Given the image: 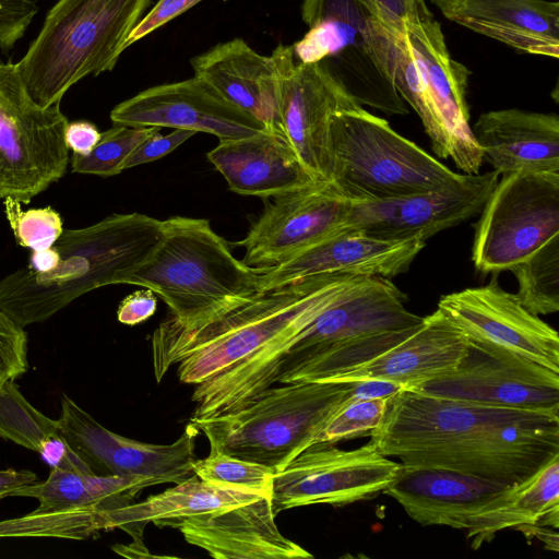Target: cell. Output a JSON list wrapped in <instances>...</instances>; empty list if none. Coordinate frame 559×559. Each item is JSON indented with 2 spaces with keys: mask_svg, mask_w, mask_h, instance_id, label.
Segmentation results:
<instances>
[{
  "mask_svg": "<svg viewBox=\"0 0 559 559\" xmlns=\"http://www.w3.org/2000/svg\"><path fill=\"white\" fill-rule=\"evenodd\" d=\"M370 437L382 454L404 466L444 468L518 484L559 454V414L403 390L389 399Z\"/></svg>",
  "mask_w": 559,
  "mask_h": 559,
  "instance_id": "1",
  "label": "cell"
},
{
  "mask_svg": "<svg viewBox=\"0 0 559 559\" xmlns=\"http://www.w3.org/2000/svg\"><path fill=\"white\" fill-rule=\"evenodd\" d=\"M365 277L369 276L325 274L299 280L259 293L190 330L170 329L159 323L152 335L155 379L160 382L177 364L182 383L199 384L283 334L300 332Z\"/></svg>",
  "mask_w": 559,
  "mask_h": 559,
  "instance_id": "2",
  "label": "cell"
},
{
  "mask_svg": "<svg viewBox=\"0 0 559 559\" xmlns=\"http://www.w3.org/2000/svg\"><path fill=\"white\" fill-rule=\"evenodd\" d=\"M163 237V221L142 213L112 214L83 228L63 229L53 247L57 266H27L0 281V308L20 326L40 323L96 288L121 284Z\"/></svg>",
  "mask_w": 559,
  "mask_h": 559,
  "instance_id": "3",
  "label": "cell"
},
{
  "mask_svg": "<svg viewBox=\"0 0 559 559\" xmlns=\"http://www.w3.org/2000/svg\"><path fill=\"white\" fill-rule=\"evenodd\" d=\"M259 275L235 258L209 219L173 216L163 221L156 249L121 284L142 286L165 301L171 314L162 325L190 330L257 296Z\"/></svg>",
  "mask_w": 559,
  "mask_h": 559,
  "instance_id": "4",
  "label": "cell"
},
{
  "mask_svg": "<svg viewBox=\"0 0 559 559\" xmlns=\"http://www.w3.org/2000/svg\"><path fill=\"white\" fill-rule=\"evenodd\" d=\"M390 278L365 277L295 337L275 383L323 382L364 364L413 334L425 317L411 312Z\"/></svg>",
  "mask_w": 559,
  "mask_h": 559,
  "instance_id": "5",
  "label": "cell"
},
{
  "mask_svg": "<svg viewBox=\"0 0 559 559\" xmlns=\"http://www.w3.org/2000/svg\"><path fill=\"white\" fill-rule=\"evenodd\" d=\"M152 0H58L37 37L14 63L27 95L59 104L87 75L111 71Z\"/></svg>",
  "mask_w": 559,
  "mask_h": 559,
  "instance_id": "6",
  "label": "cell"
},
{
  "mask_svg": "<svg viewBox=\"0 0 559 559\" xmlns=\"http://www.w3.org/2000/svg\"><path fill=\"white\" fill-rule=\"evenodd\" d=\"M349 382L297 381L265 389L242 407L190 423L210 450L276 472L314 444L329 419L350 397Z\"/></svg>",
  "mask_w": 559,
  "mask_h": 559,
  "instance_id": "7",
  "label": "cell"
},
{
  "mask_svg": "<svg viewBox=\"0 0 559 559\" xmlns=\"http://www.w3.org/2000/svg\"><path fill=\"white\" fill-rule=\"evenodd\" d=\"M301 17L308 32L292 45L299 61L324 62L362 107L407 114L384 70L392 19L376 0H302Z\"/></svg>",
  "mask_w": 559,
  "mask_h": 559,
  "instance_id": "8",
  "label": "cell"
},
{
  "mask_svg": "<svg viewBox=\"0 0 559 559\" xmlns=\"http://www.w3.org/2000/svg\"><path fill=\"white\" fill-rule=\"evenodd\" d=\"M329 152L332 181L356 200L440 189L467 175L451 170L364 107L332 116Z\"/></svg>",
  "mask_w": 559,
  "mask_h": 559,
  "instance_id": "9",
  "label": "cell"
},
{
  "mask_svg": "<svg viewBox=\"0 0 559 559\" xmlns=\"http://www.w3.org/2000/svg\"><path fill=\"white\" fill-rule=\"evenodd\" d=\"M68 122L60 103H34L14 63L0 62V201L29 203L62 178L70 163Z\"/></svg>",
  "mask_w": 559,
  "mask_h": 559,
  "instance_id": "10",
  "label": "cell"
},
{
  "mask_svg": "<svg viewBox=\"0 0 559 559\" xmlns=\"http://www.w3.org/2000/svg\"><path fill=\"white\" fill-rule=\"evenodd\" d=\"M474 224L472 261L483 274L509 270L559 235V171L503 175Z\"/></svg>",
  "mask_w": 559,
  "mask_h": 559,
  "instance_id": "11",
  "label": "cell"
},
{
  "mask_svg": "<svg viewBox=\"0 0 559 559\" xmlns=\"http://www.w3.org/2000/svg\"><path fill=\"white\" fill-rule=\"evenodd\" d=\"M277 79L278 133L316 180H332L329 129L335 112L360 106L322 61H299L292 45L271 55Z\"/></svg>",
  "mask_w": 559,
  "mask_h": 559,
  "instance_id": "12",
  "label": "cell"
},
{
  "mask_svg": "<svg viewBox=\"0 0 559 559\" xmlns=\"http://www.w3.org/2000/svg\"><path fill=\"white\" fill-rule=\"evenodd\" d=\"M400 463L369 441L354 450L314 443L274 474V512L317 503L345 506L383 492Z\"/></svg>",
  "mask_w": 559,
  "mask_h": 559,
  "instance_id": "13",
  "label": "cell"
},
{
  "mask_svg": "<svg viewBox=\"0 0 559 559\" xmlns=\"http://www.w3.org/2000/svg\"><path fill=\"white\" fill-rule=\"evenodd\" d=\"M496 274L485 286L442 296L437 309L469 345L519 356L559 373L557 331L506 292Z\"/></svg>",
  "mask_w": 559,
  "mask_h": 559,
  "instance_id": "14",
  "label": "cell"
},
{
  "mask_svg": "<svg viewBox=\"0 0 559 559\" xmlns=\"http://www.w3.org/2000/svg\"><path fill=\"white\" fill-rule=\"evenodd\" d=\"M270 200L237 242L245 248L242 262L259 273L347 228L356 201L332 180L314 181Z\"/></svg>",
  "mask_w": 559,
  "mask_h": 559,
  "instance_id": "15",
  "label": "cell"
},
{
  "mask_svg": "<svg viewBox=\"0 0 559 559\" xmlns=\"http://www.w3.org/2000/svg\"><path fill=\"white\" fill-rule=\"evenodd\" d=\"M57 420L67 444L94 474L145 477L157 485L195 475L192 464L200 432L191 423L170 444L140 442L108 430L67 395Z\"/></svg>",
  "mask_w": 559,
  "mask_h": 559,
  "instance_id": "16",
  "label": "cell"
},
{
  "mask_svg": "<svg viewBox=\"0 0 559 559\" xmlns=\"http://www.w3.org/2000/svg\"><path fill=\"white\" fill-rule=\"evenodd\" d=\"M412 391L486 406L559 414V373L511 354L488 353L468 344L452 371Z\"/></svg>",
  "mask_w": 559,
  "mask_h": 559,
  "instance_id": "17",
  "label": "cell"
},
{
  "mask_svg": "<svg viewBox=\"0 0 559 559\" xmlns=\"http://www.w3.org/2000/svg\"><path fill=\"white\" fill-rule=\"evenodd\" d=\"M498 174H467L449 187L397 198L356 200L347 227L383 239L427 240L439 231L456 226L478 214Z\"/></svg>",
  "mask_w": 559,
  "mask_h": 559,
  "instance_id": "18",
  "label": "cell"
},
{
  "mask_svg": "<svg viewBox=\"0 0 559 559\" xmlns=\"http://www.w3.org/2000/svg\"><path fill=\"white\" fill-rule=\"evenodd\" d=\"M110 120L119 126L205 132L219 140L241 139L267 130L194 75L140 92L118 104Z\"/></svg>",
  "mask_w": 559,
  "mask_h": 559,
  "instance_id": "19",
  "label": "cell"
},
{
  "mask_svg": "<svg viewBox=\"0 0 559 559\" xmlns=\"http://www.w3.org/2000/svg\"><path fill=\"white\" fill-rule=\"evenodd\" d=\"M425 246L419 237L383 239L347 227L260 272V293L325 274L391 278L407 272Z\"/></svg>",
  "mask_w": 559,
  "mask_h": 559,
  "instance_id": "20",
  "label": "cell"
},
{
  "mask_svg": "<svg viewBox=\"0 0 559 559\" xmlns=\"http://www.w3.org/2000/svg\"><path fill=\"white\" fill-rule=\"evenodd\" d=\"M399 26L421 69L445 127L449 158L464 174H478L484 160L469 126L466 102L471 71L451 57L440 23L433 15L404 19Z\"/></svg>",
  "mask_w": 559,
  "mask_h": 559,
  "instance_id": "21",
  "label": "cell"
},
{
  "mask_svg": "<svg viewBox=\"0 0 559 559\" xmlns=\"http://www.w3.org/2000/svg\"><path fill=\"white\" fill-rule=\"evenodd\" d=\"M271 495L225 510L180 520L187 543L217 559L312 558L304 547L284 536L276 523Z\"/></svg>",
  "mask_w": 559,
  "mask_h": 559,
  "instance_id": "22",
  "label": "cell"
},
{
  "mask_svg": "<svg viewBox=\"0 0 559 559\" xmlns=\"http://www.w3.org/2000/svg\"><path fill=\"white\" fill-rule=\"evenodd\" d=\"M512 485L451 469L400 464L383 492L424 526L466 530L473 515Z\"/></svg>",
  "mask_w": 559,
  "mask_h": 559,
  "instance_id": "23",
  "label": "cell"
},
{
  "mask_svg": "<svg viewBox=\"0 0 559 559\" xmlns=\"http://www.w3.org/2000/svg\"><path fill=\"white\" fill-rule=\"evenodd\" d=\"M444 17L514 50L558 59L559 2L431 0Z\"/></svg>",
  "mask_w": 559,
  "mask_h": 559,
  "instance_id": "24",
  "label": "cell"
},
{
  "mask_svg": "<svg viewBox=\"0 0 559 559\" xmlns=\"http://www.w3.org/2000/svg\"><path fill=\"white\" fill-rule=\"evenodd\" d=\"M467 350L466 338L437 309L401 343L323 382L381 379L412 390L455 369Z\"/></svg>",
  "mask_w": 559,
  "mask_h": 559,
  "instance_id": "25",
  "label": "cell"
},
{
  "mask_svg": "<svg viewBox=\"0 0 559 559\" xmlns=\"http://www.w3.org/2000/svg\"><path fill=\"white\" fill-rule=\"evenodd\" d=\"M472 132L498 175L559 171V116L518 108L481 114Z\"/></svg>",
  "mask_w": 559,
  "mask_h": 559,
  "instance_id": "26",
  "label": "cell"
},
{
  "mask_svg": "<svg viewBox=\"0 0 559 559\" xmlns=\"http://www.w3.org/2000/svg\"><path fill=\"white\" fill-rule=\"evenodd\" d=\"M207 159L231 191L270 199L316 180L304 168L283 135L274 130L231 140H219Z\"/></svg>",
  "mask_w": 559,
  "mask_h": 559,
  "instance_id": "27",
  "label": "cell"
},
{
  "mask_svg": "<svg viewBox=\"0 0 559 559\" xmlns=\"http://www.w3.org/2000/svg\"><path fill=\"white\" fill-rule=\"evenodd\" d=\"M191 66L194 76L267 129L278 132L277 79L271 56L234 38L195 56Z\"/></svg>",
  "mask_w": 559,
  "mask_h": 559,
  "instance_id": "28",
  "label": "cell"
},
{
  "mask_svg": "<svg viewBox=\"0 0 559 559\" xmlns=\"http://www.w3.org/2000/svg\"><path fill=\"white\" fill-rule=\"evenodd\" d=\"M269 496L229 485L215 484L192 476L144 501L104 510L106 530L121 528L133 543L143 545L144 527L153 522L158 527L174 526L180 520L225 510Z\"/></svg>",
  "mask_w": 559,
  "mask_h": 559,
  "instance_id": "29",
  "label": "cell"
},
{
  "mask_svg": "<svg viewBox=\"0 0 559 559\" xmlns=\"http://www.w3.org/2000/svg\"><path fill=\"white\" fill-rule=\"evenodd\" d=\"M559 524V454L525 480L486 504L468 520L467 538L474 549L502 530Z\"/></svg>",
  "mask_w": 559,
  "mask_h": 559,
  "instance_id": "30",
  "label": "cell"
},
{
  "mask_svg": "<svg viewBox=\"0 0 559 559\" xmlns=\"http://www.w3.org/2000/svg\"><path fill=\"white\" fill-rule=\"evenodd\" d=\"M156 481L139 476L97 475L51 467L44 481H35L11 492L10 497L34 498V512L92 508L111 510L131 503L144 488Z\"/></svg>",
  "mask_w": 559,
  "mask_h": 559,
  "instance_id": "31",
  "label": "cell"
},
{
  "mask_svg": "<svg viewBox=\"0 0 559 559\" xmlns=\"http://www.w3.org/2000/svg\"><path fill=\"white\" fill-rule=\"evenodd\" d=\"M15 380L0 388V437L40 454L51 467L92 473L63 439L58 420L37 411Z\"/></svg>",
  "mask_w": 559,
  "mask_h": 559,
  "instance_id": "32",
  "label": "cell"
},
{
  "mask_svg": "<svg viewBox=\"0 0 559 559\" xmlns=\"http://www.w3.org/2000/svg\"><path fill=\"white\" fill-rule=\"evenodd\" d=\"M399 22H394V34L388 53V75L403 100L408 103L420 118L430 138L432 151L447 159L449 143L445 127Z\"/></svg>",
  "mask_w": 559,
  "mask_h": 559,
  "instance_id": "33",
  "label": "cell"
},
{
  "mask_svg": "<svg viewBox=\"0 0 559 559\" xmlns=\"http://www.w3.org/2000/svg\"><path fill=\"white\" fill-rule=\"evenodd\" d=\"M520 302L530 312L549 314L559 310V235L554 236L526 259L513 265Z\"/></svg>",
  "mask_w": 559,
  "mask_h": 559,
  "instance_id": "34",
  "label": "cell"
},
{
  "mask_svg": "<svg viewBox=\"0 0 559 559\" xmlns=\"http://www.w3.org/2000/svg\"><path fill=\"white\" fill-rule=\"evenodd\" d=\"M106 530L104 510L83 508L53 512H32L0 522V537L52 536L85 539Z\"/></svg>",
  "mask_w": 559,
  "mask_h": 559,
  "instance_id": "35",
  "label": "cell"
},
{
  "mask_svg": "<svg viewBox=\"0 0 559 559\" xmlns=\"http://www.w3.org/2000/svg\"><path fill=\"white\" fill-rule=\"evenodd\" d=\"M156 127H128L114 124L102 132L100 139L87 155L70 156L72 173L110 177L122 171L131 152L148 135L159 131Z\"/></svg>",
  "mask_w": 559,
  "mask_h": 559,
  "instance_id": "36",
  "label": "cell"
},
{
  "mask_svg": "<svg viewBox=\"0 0 559 559\" xmlns=\"http://www.w3.org/2000/svg\"><path fill=\"white\" fill-rule=\"evenodd\" d=\"M192 468L200 479L247 488L264 495H271L275 474L269 466L216 450H210L204 459H197Z\"/></svg>",
  "mask_w": 559,
  "mask_h": 559,
  "instance_id": "37",
  "label": "cell"
},
{
  "mask_svg": "<svg viewBox=\"0 0 559 559\" xmlns=\"http://www.w3.org/2000/svg\"><path fill=\"white\" fill-rule=\"evenodd\" d=\"M4 213L16 242L32 251L51 248L63 231L62 217L51 206L23 211L21 202L4 199Z\"/></svg>",
  "mask_w": 559,
  "mask_h": 559,
  "instance_id": "38",
  "label": "cell"
},
{
  "mask_svg": "<svg viewBox=\"0 0 559 559\" xmlns=\"http://www.w3.org/2000/svg\"><path fill=\"white\" fill-rule=\"evenodd\" d=\"M389 399L354 400L350 396L329 419L318 435L316 443H334L370 432L380 425Z\"/></svg>",
  "mask_w": 559,
  "mask_h": 559,
  "instance_id": "39",
  "label": "cell"
},
{
  "mask_svg": "<svg viewBox=\"0 0 559 559\" xmlns=\"http://www.w3.org/2000/svg\"><path fill=\"white\" fill-rule=\"evenodd\" d=\"M27 368V334L0 308V377L16 380Z\"/></svg>",
  "mask_w": 559,
  "mask_h": 559,
  "instance_id": "40",
  "label": "cell"
},
{
  "mask_svg": "<svg viewBox=\"0 0 559 559\" xmlns=\"http://www.w3.org/2000/svg\"><path fill=\"white\" fill-rule=\"evenodd\" d=\"M38 12L34 0H0V50L8 53Z\"/></svg>",
  "mask_w": 559,
  "mask_h": 559,
  "instance_id": "41",
  "label": "cell"
},
{
  "mask_svg": "<svg viewBox=\"0 0 559 559\" xmlns=\"http://www.w3.org/2000/svg\"><path fill=\"white\" fill-rule=\"evenodd\" d=\"M194 134V131L183 129H174L168 134L154 132L131 152L122 165V170L166 156Z\"/></svg>",
  "mask_w": 559,
  "mask_h": 559,
  "instance_id": "42",
  "label": "cell"
},
{
  "mask_svg": "<svg viewBox=\"0 0 559 559\" xmlns=\"http://www.w3.org/2000/svg\"><path fill=\"white\" fill-rule=\"evenodd\" d=\"M202 0H158L130 34L127 46L150 35Z\"/></svg>",
  "mask_w": 559,
  "mask_h": 559,
  "instance_id": "43",
  "label": "cell"
},
{
  "mask_svg": "<svg viewBox=\"0 0 559 559\" xmlns=\"http://www.w3.org/2000/svg\"><path fill=\"white\" fill-rule=\"evenodd\" d=\"M156 307L157 298L152 290H136L120 302L117 319L122 324L135 325L151 318Z\"/></svg>",
  "mask_w": 559,
  "mask_h": 559,
  "instance_id": "44",
  "label": "cell"
},
{
  "mask_svg": "<svg viewBox=\"0 0 559 559\" xmlns=\"http://www.w3.org/2000/svg\"><path fill=\"white\" fill-rule=\"evenodd\" d=\"M97 127L86 120L68 122L64 130L66 144L73 154L87 155L100 139Z\"/></svg>",
  "mask_w": 559,
  "mask_h": 559,
  "instance_id": "45",
  "label": "cell"
},
{
  "mask_svg": "<svg viewBox=\"0 0 559 559\" xmlns=\"http://www.w3.org/2000/svg\"><path fill=\"white\" fill-rule=\"evenodd\" d=\"M349 383L352 385L350 396L354 400L391 397L405 390V388L399 383L381 379H365Z\"/></svg>",
  "mask_w": 559,
  "mask_h": 559,
  "instance_id": "46",
  "label": "cell"
},
{
  "mask_svg": "<svg viewBox=\"0 0 559 559\" xmlns=\"http://www.w3.org/2000/svg\"><path fill=\"white\" fill-rule=\"evenodd\" d=\"M377 3L395 20H416L432 16L425 0H376Z\"/></svg>",
  "mask_w": 559,
  "mask_h": 559,
  "instance_id": "47",
  "label": "cell"
},
{
  "mask_svg": "<svg viewBox=\"0 0 559 559\" xmlns=\"http://www.w3.org/2000/svg\"><path fill=\"white\" fill-rule=\"evenodd\" d=\"M37 480L35 473L28 469L7 468L0 471V500L11 492Z\"/></svg>",
  "mask_w": 559,
  "mask_h": 559,
  "instance_id": "48",
  "label": "cell"
},
{
  "mask_svg": "<svg viewBox=\"0 0 559 559\" xmlns=\"http://www.w3.org/2000/svg\"><path fill=\"white\" fill-rule=\"evenodd\" d=\"M59 262V252L52 246L51 248L32 251L27 267L36 273H47L52 271Z\"/></svg>",
  "mask_w": 559,
  "mask_h": 559,
  "instance_id": "49",
  "label": "cell"
},
{
  "mask_svg": "<svg viewBox=\"0 0 559 559\" xmlns=\"http://www.w3.org/2000/svg\"><path fill=\"white\" fill-rule=\"evenodd\" d=\"M4 380H5V379H3V378H1V377H0V388H1V385H2V383H3V381H4Z\"/></svg>",
  "mask_w": 559,
  "mask_h": 559,
  "instance_id": "50",
  "label": "cell"
}]
</instances>
